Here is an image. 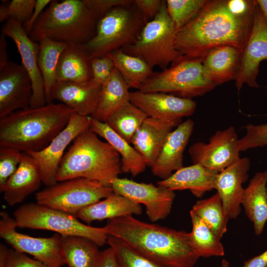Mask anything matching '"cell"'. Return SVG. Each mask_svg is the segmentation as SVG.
Wrapping results in <instances>:
<instances>
[{
    "mask_svg": "<svg viewBox=\"0 0 267 267\" xmlns=\"http://www.w3.org/2000/svg\"><path fill=\"white\" fill-rule=\"evenodd\" d=\"M255 0H208L197 14L177 33L175 46L182 55L202 59L222 45L243 51L251 34Z\"/></svg>",
    "mask_w": 267,
    "mask_h": 267,
    "instance_id": "obj_1",
    "label": "cell"
},
{
    "mask_svg": "<svg viewBox=\"0 0 267 267\" xmlns=\"http://www.w3.org/2000/svg\"><path fill=\"white\" fill-rule=\"evenodd\" d=\"M107 234L125 242L145 257L166 267H193L199 258L189 242V232L149 223L127 216L108 220Z\"/></svg>",
    "mask_w": 267,
    "mask_h": 267,
    "instance_id": "obj_2",
    "label": "cell"
},
{
    "mask_svg": "<svg viewBox=\"0 0 267 267\" xmlns=\"http://www.w3.org/2000/svg\"><path fill=\"white\" fill-rule=\"evenodd\" d=\"M74 113L64 104L51 102L0 118V147L24 153L40 151L66 127Z\"/></svg>",
    "mask_w": 267,
    "mask_h": 267,
    "instance_id": "obj_3",
    "label": "cell"
},
{
    "mask_svg": "<svg viewBox=\"0 0 267 267\" xmlns=\"http://www.w3.org/2000/svg\"><path fill=\"white\" fill-rule=\"evenodd\" d=\"M121 173L119 153L88 128L76 137L65 152L56 179L60 182L83 178L110 186Z\"/></svg>",
    "mask_w": 267,
    "mask_h": 267,
    "instance_id": "obj_4",
    "label": "cell"
},
{
    "mask_svg": "<svg viewBox=\"0 0 267 267\" xmlns=\"http://www.w3.org/2000/svg\"><path fill=\"white\" fill-rule=\"evenodd\" d=\"M99 19L83 0H51L35 23L29 36L36 42L45 36L57 42L81 46L94 37Z\"/></svg>",
    "mask_w": 267,
    "mask_h": 267,
    "instance_id": "obj_5",
    "label": "cell"
},
{
    "mask_svg": "<svg viewBox=\"0 0 267 267\" xmlns=\"http://www.w3.org/2000/svg\"><path fill=\"white\" fill-rule=\"evenodd\" d=\"M147 22L134 1L116 6L99 19L94 37L78 46L90 59L106 56L135 42Z\"/></svg>",
    "mask_w": 267,
    "mask_h": 267,
    "instance_id": "obj_6",
    "label": "cell"
},
{
    "mask_svg": "<svg viewBox=\"0 0 267 267\" xmlns=\"http://www.w3.org/2000/svg\"><path fill=\"white\" fill-rule=\"evenodd\" d=\"M216 86L206 75L201 59L181 55L165 69L154 72L138 90L192 99L213 90Z\"/></svg>",
    "mask_w": 267,
    "mask_h": 267,
    "instance_id": "obj_7",
    "label": "cell"
},
{
    "mask_svg": "<svg viewBox=\"0 0 267 267\" xmlns=\"http://www.w3.org/2000/svg\"><path fill=\"white\" fill-rule=\"evenodd\" d=\"M177 32L164 0L158 13L146 23L135 42L121 49L141 59L152 69L164 70L182 55L175 46Z\"/></svg>",
    "mask_w": 267,
    "mask_h": 267,
    "instance_id": "obj_8",
    "label": "cell"
},
{
    "mask_svg": "<svg viewBox=\"0 0 267 267\" xmlns=\"http://www.w3.org/2000/svg\"><path fill=\"white\" fill-rule=\"evenodd\" d=\"M17 227L47 230L61 235L87 238L98 246L107 243L108 234L104 227L86 224L76 216L37 203L23 204L13 212Z\"/></svg>",
    "mask_w": 267,
    "mask_h": 267,
    "instance_id": "obj_9",
    "label": "cell"
},
{
    "mask_svg": "<svg viewBox=\"0 0 267 267\" xmlns=\"http://www.w3.org/2000/svg\"><path fill=\"white\" fill-rule=\"evenodd\" d=\"M113 192L110 186L80 178L57 182L36 194L40 205L75 215Z\"/></svg>",
    "mask_w": 267,
    "mask_h": 267,
    "instance_id": "obj_10",
    "label": "cell"
},
{
    "mask_svg": "<svg viewBox=\"0 0 267 267\" xmlns=\"http://www.w3.org/2000/svg\"><path fill=\"white\" fill-rule=\"evenodd\" d=\"M0 236L13 249L29 254L50 267L65 265L61 254V235L35 237L16 230L15 220L5 211L0 213Z\"/></svg>",
    "mask_w": 267,
    "mask_h": 267,
    "instance_id": "obj_11",
    "label": "cell"
},
{
    "mask_svg": "<svg viewBox=\"0 0 267 267\" xmlns=\"http://www.w3.org/2000/svg\"><path fill=\"white\" fill-rule=\"evenodd\" d=\"M90 116H84L74 113L66 126L43 149L26 153L38 166L42 183L46 186L57 182L56 176L67 147L76 137L89 128Z\"/></svg>",
    "mask_w": 267,
    "mask_h": 267,
    "instance_id": "obj_12",
    "label": "cell"
},
{
    "mask_svg": "<svg viewBox=\"0 0 267 267\" xmlns=\"http://www.w3.org/2000/svg\"><path fill=\"white\" fill-rule=\"evenodd\" d=\"M239 139L235 128L230 126L217 131L207 143H193L188 153L193 164H199L219 173L240 158Z\"/></svg>",
    "mask_w": 267,
    "mask_h": 267,
    "instance_id": "obj_13",
    "label": "cell"
},
{
    "mask_svg": "<svg viewBox=\"0 0 267 267\" xmlns=\"http://www.w3.org/2000/svg\"><path fill=\"white\" fill-rule=\"evenodd\" d=\"M113 192L145 206L150 221L166 218L170 213L175 198L174 191L152 183L138 182L119 177L110 182Z\"/></svg>",
    "mask_w": 267,
    "mask_h": 267,
    "instance_id": "obj_14",
    "label": "cell"
},
{
    "mask_svg": "<svg viewBox=\"0 0 267 267\" xmlns=\"http://www.w3.org/2000/svg\"><path fill=\"white\" fill-rule=\"evenodd\" d=\"M267 60V21L258 4L254 14L253 27L242 52L235 85L239 91L244 84L259 87L257 82L260 63Z\"/></svg>",
    "mask_w": 267,
    "mask_h": 267,
    "instance_id": "obj_15",
    "label": "cell"
},
{
    "mask_svg": "<svg viewBox=\"0 0 267 267\" xmlns=\"http://www.w3.org/2000/svg\"><path fill=\"white\" fill-rule=\"evenodd\" d=\"M1 32L15 43L22 59V65L31 79L33 95L30 107H38L45 105L47 102L44 82L38 65L39 43L32 41L22 25L12 19L5 21Z\"/></svg>",
    "mask_w": 267,
    "mask_h": 267,
    "instance_id": "obj_16",
    "label": "cell"
},
{
    "mask_svg": "<svg viewBox=\"0 0 267 267\" xmlns=\"http://www.w3.org/2000/svg\"><path fill=\"white\" fill-rule=\"evenodd\" d=\"M31 79L22 65L8 61L0 68V118L30 106Z\"/></svg>",
    "mask_w": 267,
    "mask_h": 267,
    "instance_id": "obj_17",
    "label": "cell"
},
{
    "mask_svg": "<svg viewBox=\"0 0 267 267\" xmlns=\"http://www.w3.org/2000/svg\"><path fill=\"white\" fill-rule=\"evenodd\" d=\"M130 101L149 117L181 122L182 118L192 115L196 103L192 99L179 97L161 92H130Z\"/></svg>",
    "mask_w": 267,
    "mask_h": 267,
    "instance_id": "obj_18",
    "label": "cell"
},
{
    "mask_svg": "<svg viewBox=\"0 0 267 267\" xmlns=\"http://www.w3.org/2000/svg\"><path fill=\"white\" fill-rule=\"evenodd\" d=\"M250 168V159L244 157L218 174L216 189L222 199L229 220L237 218L241 213L244 190L242 184L249 178Z\"/></svg>",
    "mask_w": 267,
    "mask_h": 267,
    "instance_id": "obj_19",
    "label": "cell"
},
{
    "mask_svg": "<svg viewBox=\"0 0 267 267\" xmlns=\"http://www.w3.org/2000/svg\"><path fill=\"white\" fill-rule=\"evenodd\" d=\"M101 87L93 79L85 83L56 81L51 90V102L58 100L80 115L91 116Z\"/></svg>",
    "mask_w": 267,
    "mask_h": 267,
    "instance_id": "obj_20",
    "label": "cell"
},
{
    "mask_svg": "<svg viewBox=\"0 0 267 267\" xmlns=\"http://www.w3.org/2000/svg\"><path fill=\"white\" fill-rule=\"evenodd\" d=\"M194 126V121L187 119L170 133L151 167L153 175L164 179L183 167V152Z\"/></svg>",
    "mask_w": 267,
    "mask_h": 267,
    "instance_id": "obj_21",
    "label": "cell"
},
{
    "mask_svg": "<svg viewBox=\"0 0 267 267\" xmlns=\"http://www.w3.org/2000/svg\"><path fill=\"white\" fill-rule=\"evenodd\" d=\"M181 122L148 117L135 134L132 144L142 156L147 167L154 164L173 129Z\"/></svg>",
    "mask_w": 267,
    "mask_h": 267,
    "instance_id": "obj_22",
    "label": "cell"
},
{
    "mask_svg": "<svg viewBox=\"0 0 267 267\" xmlns=\"http://www.w3.org/2000/svg\"><path fill=\"white\" fill-rule=\"evenodd\" d=\"M218 174L199 164H193L182 167L157 184L173 191L189 190L195 197L200 198L206 192L216 189Z\"/></svg>",
    "mask_w": 267,
    "mask_h": 267,
    "instance_id": "obj_23",
    "label": "cell"
},
{
    "mask_svg": "<svg viewBox=\"0 0 267 267\" xmlns=\"http://www.w3.org/2000/svg\"><path fill=\"white\" fill-rule=\"evenodd\" d=\"M42 182L39 169L32 158L23 152L20 164L5 184L0 187L3 199L9 206L22 202L36 191Z\"/></svg>",
    "mask_w": 267,
    "mask_h": 267,
    "instance_id": "obj_24",
    "label": "cell"
},
{
    "mask_svg": "<svg viewBox=\"0 0 267 267\" xmlns=\"http://www.w3.org/2000/svg\"><path fill=\"white\" fill-rule=\"evenodd\" d=\"M242 50L232 45H222L209 51L201 59L204 71L217 86L235 80Z\"/></svg>",
    "mask_w": 267,
    "mask_h": 267,
    "instance_id": "obj_25",
    "label": "cell"
},
{
    "mask_svg": "<svg viewBox=\"0 0 267 267\" xmlns=\"http://www.w3.org/2000/svg\"><path fill=\"white\" fill-rule=\"evenodd\" d=\"M141 206L130 199L112 192L101 200L79 211L76 217L89 224L95 221L111 220L130 215L141 214Z\"/></svg>",
    "mask_w": 267,
    "mask_h": 267,
    "instance_id": "obj_26",
    "label": "cell"
},
{
    "mask_svg": "<svg viewBox=\"0 0 267 267\" xmlns=\"http://www.w3.org/2000/svg\"><path fill=\"white\" fill-rule=\"evenodd\" d=\"M89 129L106 140L119 153L121 159L122 172L135 177L145 171L147 166L142 156L105 122L98 121L91 117Z\"/></svg>",
    "mask_w": 267,
    "mask_h": 267,
    "instance_id": "obj_27",
    "label": "cell"
},
{
    "mask_svg": "<svg viewBox=\"0 0 267 267\" xmlns=\"http://www.w3.org/2000/svg\"><path fill=\"white\" fill-rule=\"evenodd\" d=\"M267 179L264 172H257L244 188L241 205L253 223L255 233L260 235L267 221Z\"/></svg>",
    "mask_w": 267,
    "mask_h": 267,
    "instance_id": "obj_28",
    "label": "cell"
},
{
    "mask_svg": "<svg viewBox=\"0 0 267 267\" xmlns=\"http://www.w3.org/2000/svg\"><path fill=\"white\" fill-rule=\"evenodd\" d=\"M92 79L88 53L77 45L67 44L58 59L56 80L85 83Z\"/></svg>",
    "mask_w": 267,
    "mask_h": 267,
    "instance_id": "obj_29",
    "label": "cell"
},
{
    "mask_svg": "<svg viewBox=\"0 0 267 267\" xmlns=\"http://www.w3.org/2000/svg\"><path fill=\"white\" fill-rule=\"evenodd\" d=\"M129 87L114 68L108 80L102 86L95 109L91 117L105 122L121 105L130 100Z\"/></svg>",
    "mask_w": 267,
    "mask_h": 267,
    "instance_id": "obj_30",
    "label": "cell"
},
{
    "mask_svg": "<svg viewBox=\"0 0 267 267\" xmlns=\"http://www.w3.org/2000/svg\"><path fill=\"white\" fill-rule=\"evenodd\" d=\"M98 245L83 237L61 235V254L68 267H96L100 253Z\"/></svg>",
    "mask_w": 267,
    "mask_h": 267,
    "instance_id": "obj_31",
    "label": "cell"
},
{
    "mask_svg": "<svg viewBox=\"0 0 267 267\" xmlns=\"http://www.w3.org/2000/svg\"><path fill=\"white\" fill-rule=\"evenodd\" d=\"M192 230L189 232V242L194 253L198 258L220 257L224 254L220 239L192 211H190Z\"/></svg>",
    "mask_w": 267,
    "mask_h": 267,
    "instance_id": "obj_32",
    "label": "cell"
},
{
    "mask_svg": "<svg viewBox=\"0 0 267 267\" xmlns=\"http://www.w3.org/2000/svg\"><path fill=\"white\" fill-rule=\"evenodd\" d=\"M107 55L129 88L139 90L154 72L153 69L143 60L126 53L122 49L114 50Z\"/></svg>",
    "mask_w": 267,
    "mask_h": 267,
    "instance_id": "obj_33",
    "label": "cell"
},
{
    "mask_svg": "<svg viewBox=\"0 0 267 267\" xmlns=\"http://www.w3.org/2000/svg\"><path fill=\"white\" fill-rule=\"evenodd\" d=\"M40 49L38 65L42 75L47 103H51L50 92L56 80V69L59 56L67 44L49 39L45 36L38 42Z\"/></svg>",
    "mask_w": 267,
    "mask_h": 267,
    "instance_id": "obj_34",
    "label": "cell"
},
{
    "mask_svg": "<svg viewBox=\"0 0 267 267\" xmlns=\"http://www.w3.org/2000/svg\"><path fill=\"white\" fill-rule=\"evenodd\" d=\"M147 117L129 100L113 112L105 123L118 135L132 143L135 134Z\"/></svg>",
    "mask_w": 267,
    "mask_h": 267,
    "instance_id": "obj_35",
    "label": "cell"
},
{
    "mask_svg": "<svg viewBox=\"0 0 267 267\" xmlns=\"http://www.w3.org/2000/svg\"><path fill=\"white\" fill-rule=\"evenodd\" d=\"M191 210L201 219L220 239L226 232L229 219L217 192L208 198L197 201Z\"/></svg>",
    "mask_w": 267,
    "mask_h": 267,
    "instance_id": "obj_36",
    "label": "cell"
},
{
    "mask_svg": "<svg viewBox=\"0 0 267 267\" xmlns=\"http://www.w3.org/2000/svg\"><path fill=\"white\" fill-rule=\"evenodd\" d=\"M107 243L113 250L119 267H166L145 257L114 236L108 235Z\"/></svg>",
    "mask_w": 267,
    "mask_h": 267,
    "instance_id": "obj_37",
    "label": "cell"
},
{
    "mask_svg": "<svg viewBox=\"0 0 267 267\" xmlns=\"http://www.w3.org/2000/svg\"><path fill=\"white\" fill-rule=\"evenodd\" d=\"M208 0H167L168 13L178 31L188 24Z\"/></svg>",
    "mask_w": 267,
    "mask_h": 267,
    "instance_id": "obj_38",
    "label": "cell"
},
{
    "mask_svg": "<svg viewBox=\"0 0 267 267\" xmlns=\"http://www.w3.org/2000/svg\"><path fill=\"white\" fill-rule=\"evenodd\" d=\"M23 156V152L8 147H0V187L18 168Z\"/></svg>",
    "mask_w": 267,
    "mask_h": 267,
    "instance_id": "obj_39",
    "label": "cell"
},
{
    "mask_svg": "<svg viewBox=\"0 0 267 267\" xmlns=\"http://www.w3.org/2000/svg\"><path fill=\"white\" fill-rule=\"evenodd\" d=\"M246 134L239 139V150H246L267 145V123L245 126Z\"/></svg>",
    "mask_w": 267,
    "mask_h": 267,
    "instance_id": "obj_40",
    "label": "cell"
},
{
    "mask_svg": "<svg viewBox=\"0 0 267 267\" xmlns=\"http://www.w3.org/2000/svg\"><path fill=\"white\" fill-rule=\"evenodd\" d=\"M36 0H12L8 4L7 20L12 19L23 25L30 18Z\"/></svg>",
    "mask_w": 267,
    "mask_h": 267,
    "instance_id": "obj_41",
    "label": "cell"
},
{
    "mask_svg": "<svg viewBox=\"0 0 267 267\" xmlns=\"http://www.w3.org/2000/svg\"><path fill=\"white\" fill-rule=\"evenodd\" d=\"M90 64L92 79L102 86L108 80L115 68L108 55L91 58Z\"/></svg>",
    "mask_w": 267,
    "mask_h": 267,
    "instance_id": "obj_42",
    "label": "cell"
},
{
    "mask_svg": "<svg viewBox=\"0 0 267 267\" xmlns=\"http://www.w3.org/2000/svg\"><path fill=\"white\" fill-rule=\"evenodd\" d=\"M4 267H50L44 263L33 259L26 254L10 249L7 262Z\"/></svg>",
    "mask_w": 267,
    "mask_h": 267,
    "instance_id": "obj_43",
    "label": "cell"
},
{
    "mask_svg": "<svg viewBox=\"0 0 267 267\" xmlns=\"http://www.w3.org/2000/svg\"><path fill=\"white\" fill-rule=\"evenodd\" d=\"M87 6L100 18L112 8L134 3V0H83Z\"/></svg>",
    "mask_w": 267,
    "mask_h": 267,
    "instance_id": "obj_44",
    "label": "cell"
},
{
    "mask_svg": "<svg viewBox=\"0 0 267 267\" xmlns=\"http://www.w3.org/2000/svg\"><path fill=\"white\" fill-rule=\"evenodd\" d=\"M163 1L164 0H134V4L149 21L158 13Z\"/></svg>",
    "mask_w": 267,
    "mask_h": 267,
    "instance_id": "obj_45",
    "label": "cell"
},
{
    "mask_svg": "<svg viewBox=\"0 0 267 267\" xmlns=\"http://www.w3.org/2000/svg\"><path fill=\"white\" fill-rule=\"evenodd\" d=\"M51 1L50 0H36L32 15L29 20L22 25L23 29L28 35L31 32L36 21L44 11L47 5L49 4Z\"/></svg>",
    "mask_w": 267,
    "mask_h": 267,
    "instance_id": "obj_46",
    "label": "cell"
},
{
    "mask_svg": "<svg viewBox=\"0 0 267 267\" xmlns=\"http://www.w3.org/2000/svg\"><path fill=\"white\" fill-rule=\"evenodd\" d=\"M96 267H119L112 248L109 247L100 253Z\"/></svg>",
    "mask_w": 267,
    "mask_h": 267,
    "instance_id": "obj_47",
    "label": "cell"
},
{
    "mask_svg": "<svg viewBox=\"0 0 267 267\" xmlns=\"http://www.w3.org/2000/svg\"><path fill=\"white\" fill-rule=\"evenodd\" d=\"M242 267H267V249L244 263Z\"/></svg>",
    "mask_w": 267,
    "mask_h": 267,
    "instance_id": "obj_48",
    "label": "cell"
},
{
    "mask_svg": "<svg viewBox=\"0 0 267 267\" xmlns=\"http://www.w3.org/2000/svg\"><path fill=\"white\" fill-rule=\"evenodd\" d=\"M5 36L1 33L0 35V68L4 66L9 61L7 52V43Z\"/></svg>",
    "mask_w": 267,
    "mask_h": 267,
    "instance_id": "obj_49",
    "label": "cell"
},
{
    "mask_svg": "<svg viewBox=\"0 0 267 267\" xmlns=\"http://www.w3.org/2000/svg\"><path fill=\"white\" fill-rule=\"evenodd\" d=\"M2 2V4L0 5V22H2L4 21H7V9L8 4L5 2Z\"/></svg>",
    "mask_w": 267,
    "mask_h": 267,
    "instance_id": "obj_50",
    "label": "cell"
},
{
    "mask_svg": "<svg viewBox=\"0 0 267 267\" xmlns=\"http://www.w3.org/2000/svg\"><path fill=\"white\" fill-rule=\"evenodd\" d=\"M257 1L267 21V0H257Z\"/></svg>",
    "mask_w": 267,
    "mask_h": 267,
    "instance_id": "obj_51",
    "label": "cell"
},
{
    "mask_svg": "<svg viewBox=\"0 0 267 267\" xmlns=\"http://www.w3.org/2000/svg\"><path fill=\"white\" fill-rule=\"evenodd\" d=\"M219 267H230L229 263L227 260L223 259Z\"/></svg>",
    "mask_w": 267,
    "mask_h": 267,
    "instance_id": "obj_52",
    "label": "cell"
},
{
    "mask_svg": "<svg viewBox=\"0 0 267 267\" xmlns=\"http://www.w3.org/2000/svg\"><path fill=\"white\" fill-rule=\"evenodd\" d=\"M264 173H265V174L266 175L267 179V169L264 172Z\"/></svg>",
    "mask_w": 267,
    "mask_h": 267,
    "instance_id": "obj_53",
    "label": "cell"
}]
</instances>
